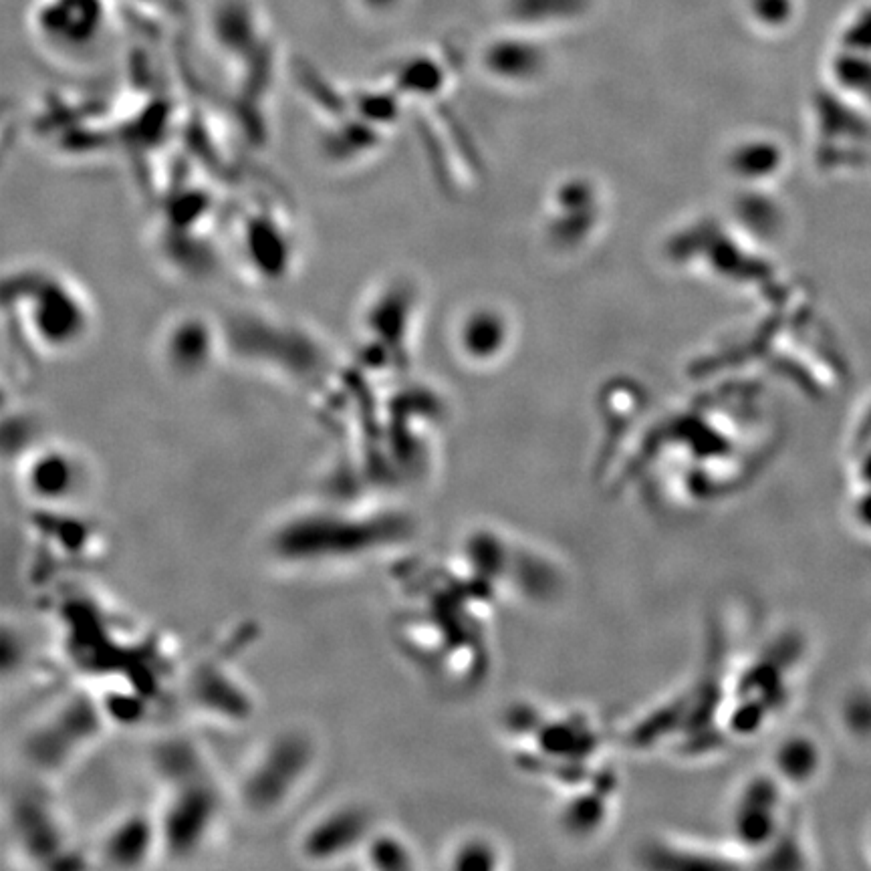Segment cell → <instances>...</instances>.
I'll list each match as a JSON object with an SVG mask.
<instances>
[{"label":"cell","instance_id":"obj_2","mask_svg":"<svg viewBox=\"0 0 871 871\" xmlns=\"http://www.w3.org/2000/svg\"><path fill=\"white\" fill-rule=\"evenodd\" d=\"M513 13L527 21H547L577 15L585 9L587 0H513Z\"/></svg>","mask_w":871,"mask_h":871},{"label":"cell","instance_id":"obj_3","mask_svg":"<svg viewBox=\"0 0 871 871\" xmlns=\"http://www.w3.org/2000/svg\"><path fill=\"white\" fill-rule=\"evenodd\" d=\"M490 63L509 71L531 69L537 63V51L525 43H501L492 49Z\"/></svg>","mask_w":871,"mask_h":871},{"label":"cell","instance_id":"obj_4","mask_svg":"<svg viewBox=\"0 0 871 871\" xmlns=\"http://www.w3.org/2000/svg\"><path fill=\"white\" fill-rule=\"evenodd\" d=\"M757 19L767 25H781L791 13V0H751Z\"/></svg>","mask_w":871,"mask_h":871},{"label":"cell","instance_id":"obj_5","mask_svg":"<svg viewBox=\"0 0 871 871\" xmlns=\"http://www.w3.org/2000/svg\"><path fill=\"white\" fill-rule=\"evenodd\" d=\"M353 3L367 17H390L402 9L406 0H353Z\"/></svg>","mask_w":871,"mask_h":871},{"label":"cell","instance_id":"obj_1","mask_svg":"<svg viewBox=\"0 0 871 871\" xmlns=\"http://www.w3.org/2000/svg\"><path fill=\"white\" fill-rule=\"evenodd\" d=\"M33 33L57 53L93 51L111 23L109 0H37L31 13Z\"/></svg>","mask_w":871,"mask_h":871}]
</instances>
